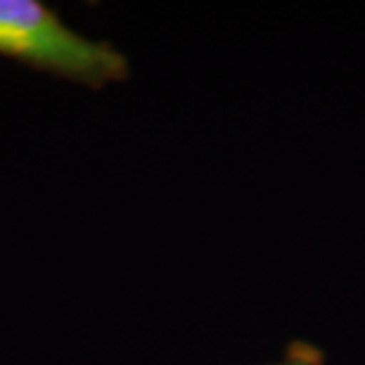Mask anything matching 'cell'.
<instances>
[{
	"mask_svg": "<svg viewBox=\"0 0 365 365\" xmlns=\"http://www.w3.org/2000/svg\"><path fill=\"white\" fill-rule=\"evenodd\" d=\"M266 365H327L320 349H316L309 341H294L289 344V349L284 351V356L275 363H266Z\"/></svg>",
	"mask_w": 365,
	"mask_h": 365,
	"instance_id": "cell-2",
	"label": "cell"
},
{
	"mask_svg": "<svg viewBox=\"0 0 365 365\" xmlns=\"http://www.w3.org/2000/svg\"><path fill=\"white\" fill-rule=\"evenodd\" d=\"M0 55L91 88L119 83L130 71L121 50L76 34L36 0H0Z\"/></svg>",
	"mask_w": 365,
	"mask_h": 365,
	"instance_id": "cell-1",
	"label": "cell"
}]
</instances>
